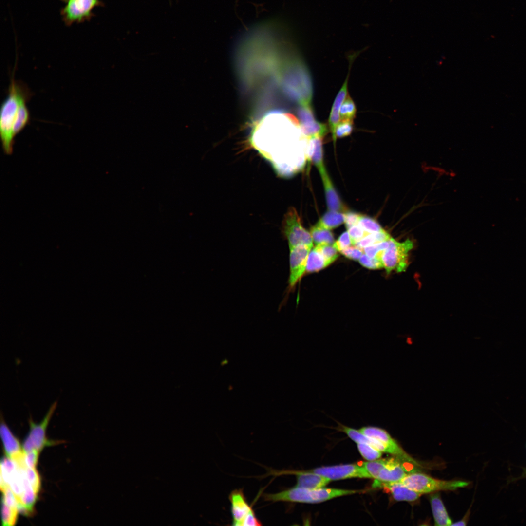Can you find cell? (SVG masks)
<instances>
[{
    "label": "cell",
    "instance_id": "cell-22",
    "mask_svg": "<svg viewBox=\"0 0 526 526\" xmlns=\"http://www.w3.org/2000/svg\"><path fill=\"white\" fill-rule=\"evenodd\" d=\"M344 213L329 210L326 212L318 221L316 225L332 230L344 223Z\"/></svg>",
    "mask_w": 526,
    "mask_h": 526
},
{
    "label": "cell",
    "instance_id": "cell-38",
    "mask_svg": "<svg viewBox=\"0 0 526 526\" xmlns=\"http://www.w3.org/2000/svg\"><path fill=\"white\" fill-rule=\"evenodd\" d=\"M39 451L34 449L25 454V461L28 468L36 469L39 457Z\"/></svg>",
    "mask_w": 526,
    "mask_h": 526
},
{
    "label": "cell",
    "instance_id": "cell-17",
    "mask_svg": "<svg viewBox=\"0 0 526 526\" xmlns=\"http://www.w3.org/2000/svg\"><path fill=\"white\" fill-rule=\"evenodd\" d=\"M319 172L323 183L328 210L343 213L347 212V208L339 197L326 168L319 170Z\"/></svg>",
    "mask_w": 526,
    "mask_h": 526
},
{
    "label": "cell",
    "instance_id": "cell-2",
    "mask_svg": "<svg viewBox=\"0 0 526 526\" xmlns=\"http://www.w3.org/2000/svg\"><path fill=\"white\" fill-rule=\"evenodd\" d=\"M277 80L278 86L289 99L300 105H311L312 79L306 66L300 58L287 53L281 63Z\"/></svg>",
    "mask_w": 526,
    "mask_h": 526
},
{
    "label": "cell",
    "instance_id": "cell-6",
    "mask_svg": "<svg viewBox=\"0 0 526 526\" xmlns=\"http://www.w3.org/2000/svg\"><path fill=\"white\" fill-rule=\"evenodd\" d=\"M399 482L420 494L439 490H453L469 485L468 482L464 481L436 479L418 471L408 474Z\"/></svg>",
    "mask_w": 526,
    "mask_h": 526
},
{
    "label": "cell",
    "instance_id": "cell-1",
    "mask_svg": "<svg viewBox=\"0 0 526 526\" xmlns=\"http://www.w3.org/2000/svg\"><path fill=\"white\" fill-rule=\"evenodd\" d=\"M285 30L277 19L262 21L244 30L237 37L234 55L242 91L257 94L277 84L281 62L287 53Z\"/></svg>",
    "mask_w": 526,
    "mask_h": 526
},
{
    "label": "cell",
    "instance_id": "cell-36",
    "mask_svg": "<svg viewBox=\"0 0 526 526\" xmlns=\"http://www.w3.org/2000/svg\"><path fill=\"white\" fill-rule=\"evenodd\" d=\"M351 245H352V241L347 231L343 233L333 244L334 246L339 252L351 246Z\"/></svg>",
    "mask_w": 526,
    "mask_h": 526
},
{
    "label": "cell",
    "instance_id": "cell-32",
    "mask_svg": "<svg viewBox=\"0 0 526 526\" xmlns=\"http://www.w3.org/2000/svg\"><path fill=\"white\" fill-rule=\"evenodd\" d=\"M357 448L361 455L368 461L378 459L382 454L380 451L365 443H357Z\"/></svg>",
    "mask_w": 526,
    "mask_h": 526
},
{
    "label": "cell",
    "instance_id": "cell-3",
    "mask_svg": "<svg viewBox=\"0 0 526 526\" xmlns=\"http://www.w3.org/2000/svg\"><path fill=\"white\" fill-rule=\"evenodd\" d=\"M32 93L23 82L11 78L8 94L1 104L0 112V135L5 153L10 154L13 151L14 137L13 125L20 103L29 101Z\"/></svg>",
    "mask_w": 526,
    "mask_h": 526
},
{
    "label": "cell",
    "instance_id": "cell-18",
    "mask_svg": "<svg viewBox=\"0 0 526 526\" xmlns=\"http://www.w3.org/2000/svg\"><path fill=\"white\" fill-rule=\"evenodd\" d=\"M349 63L350 65L347 77L335 98L328 119V127L331 132L332 135L334 133L335 130L338 125L340 119V116L339 112L341 106L348 95V83L352 61H351Z\"/></svg>",
    "mask_w": 526,
    "mask_h": 526
},
{
    "label": "cell",
    "instance_id": "cell-19",
    "mask_svg": "<svg viewBox=\"0 0 526 526\" xmlns=\"http://www.w3.org/2000/svg\"><path fill=\"white\" fill-rule=\"evenodd\" d=\"M0 433L3 442L5 452L8 457L12 458L21 451L20 444L14 436L7 426L4 421L1 417Z\"/></svg>",
    "mask_w": 526,
    "mask_h": 526
},
{
    "label": "cell",
    "instance_id": "cell-29",
    "mask_svg": "<svg viewBox=\"0 0 526 526\" xmlns=\"http://www.w3.org/2000/svg\"><path fill=\"white\" fill-rule=\"evenodd\" d=\"M357 112L355 104L348 95L342 103L340 109V116L341 120H353Z\"/></svg>",
    "mask_w": 526,
    "mask_h": 526
},
{
    "label": "cell",
    "instance_id": "cell-7",
    "mask_svg": "<svg viewBox=\"0 0 526 526\" xmlns=\"http://www.w3.org/2000/svg\"><path fill=\"white\" fill-rule=\"evenodd\" d=\"M413 247V243L409 239L399 242L391 237L388 246L381 255L383 268L387 273L393 271L397 273L405 271L408 265L409 252Z\"/></svg>",
    "mask_w": 526,
    "mask_h": 526
},
{
    "label": "cell",
    "instance_id": "cell-14",
    "mask_svg": "<svg viewBox=\"0 0 526 526\" xmlns=\"http://www.w3.org/2000/svg\"><path fill=\"white\" fill-rule=\"evenodd\" d=\"M308 471L327 477L331 480L354 477L372 478L363 465L358 464L323 467Z\"/></svg>",
    "mask_w": 526,
    "mask_h": 526
},
{
    "label": "cell",
    "instance_id": "cell-35",
    "mask_svg": "<svg viewBox=\"0 0 526 526\" xmlns=\"http://www.w3.org/2000/svg\"><path fill=\"white\" fill-rule=\"evenodd\" d=\"M358 261L362 266L368 269H377L383 268L380 259L377 258H371L364 253L360 257Z\"/></svg>",
    "mask_w": 526,
    "mask_h": 526
},
{
    "label": "cell",
    "instance_id": "cell-15",
    "mask_svg": "<svg viewBox=\"0 0 526 526\" xmlns=\"http://www.w3.org/2000/svg\"><path fill=\"white\" fill-rule=\"evenodd\" d=\"M312 247L299 244L290 248L289 288L293 289L306 271L308 255Z\"/></svg>",
    "mask_w": 526,
    "mask_h": 526
},
{
    "label": "cell",
    "instance_id": "cell-11",
    "mask_svg": "<svg viewBox=\"0 0 526 526\" xmlns=\"http://www.w3.org/2000/svg\"><path fill=\"white\" fill-rule=\"evenodd\" d=\"M56 406L57 402H54L49 408L43 420L38 424L35 423L32 418L29 419V432L22 446V450L25 453L34 449H36L40 452L45 447L55 443L54 442L47 439L46 431Z\"/></svg>",
    "mask_w": 526,
    "mask_h": 526
},
{
    "label": "cell",
    "instance_id": "cell-30",
    "mask_svg": "<svg viewBox=\"0 0 526 526\" xmlns=\"http://www.w3.org/2000/svg\"><path fill=\"white\" fill-rule=\"evenodd\" d=\"M358 224L369 233H375L385 230L375 219L365 215H360Z\"/></svg>",
    "mask_w": 526,
    "mask_h": 526
},
{
    "label": "cell",
    "instance_id": "cell-39",
    "mask_svg": "<svg viewBox=\"0 0 526 526\" xmlns=\"http://www.w3.org/2000/svg\"><path fill=\"white\" fill-rule=\"evenodd\" d=\"M344 223L347 229L358 224L360 215L354 212L347 211L344 213Z\"/></svg>",
    "mask_w": 526,
    "mask_h": 526
},
{
    "label": "cell",
    "instance_id": "cell-24",
    "mask_svg": "<svg viewBox=\"0 0 526 526\" xmlns=\"http://www.w3.org/2000/svg\"><path fill=\"white\" fill-rule=\"evenodd\" d=\"M328 266L324 258L316 247L312 248L309 254L306 272H318Z\"/></svg>",
    "mask_w": 526,
    "mask_h": 526
},
{
    "label": "cell",
    "instance_id": "cell-8",
    "mask_svg": "<svg viewBox=\"0 0 526 526\" xmlns=\"http://www.w3.org/2000/svg\"><path fill=\"white\" fill-rule=\"evenodd\" d=\"M60 0L64 3L60 14L63 21L67 26L89 21L94 16L93 10L95 7L104 6L101 0Z\"/></svg>",
    "mask_w": 526,
    "mask_h": 526
},
{
    "label": "cell",
    "instance_id": "cell-31",
    "mask_svg": "<svg viewBox=\"0 0 526 526\" xmlns=\"http://www.w3.org/2000/svg\"><path fill=\"white\" fill-rule=\"evenodd\" d=\"M315 247L322 255L328 265L338 258V251L333 244H321L316 245Z\"/></svg>",
    "mask_w": 526,
    "mask_h": 526
},
{
    "label": "cell",
    "instance_id": "cell-40",
    "mask_svg": "<svg viewBox=\"0 0 526 526\" xmlns=\"http://www.w3.org/2000/svg\"><path fill=\"white\" fill-rule=\"evenodd\" d=\"M466 525V522L463 520H462L453 524H452L451 526H465Z\"/></svg>",
    "mask_w": 526,
    "mask_h": 526
},
{
    "label": "cell",
    "instance_id": "cell-21",
    "mask_svg": "<svg viewBox=\"0 0 526 526\" xmlns=\"http://www.w3.org/2000/svg\"><path fill=\"white\" fill-rule=\"evenodd\" d=\"M322 138L316 137L308 139L309 141L308 155L318 170L325 168L323 162Z\"/></svg>",
    "mask_w": 526,
    "mask_h": 526
},
{
    "label": "cell",
    "instance_id": "cell-34",
    "mask_svg": "<svg viewBox=\"0 0 526 526\" xmlns=\"http://www.w3.org/2000/svg\"><path fill=\"white\" fill-rule=\"evenodd\" d=\"M347 231L350 235L353 245H355L357 243L370 234L365 231L358 224L350 227L347 229Z\"/></svg>",
    "mask_w": 526,
    "mask_h": 526
},
{
    "label": "cell",
    "instance_id": "cell-27",
    "mask_svg": "<svg viewBox=\"0 0 526 526\" xmlns=\"http://www.w3.org/2000/svg\"><path fill=\"white\" fill-rule=\"evenodd\" d=\"M354 129L353 120H342L337 126L334 133L332 135L334 144L338 138L350 135Z\"/></svg>",
    "mask_w": 526,
    "mask_h": 526
},
{
    "label": "cell",
    "instance_id": "cell-25",
    "mask_svg": "<svg viewBox=\"0 0 526 526\" xmlns=\"http://www.w3.org/2000/svg\"><path fill=\"white\" fill-rule=\"evenodd\" d=\"M310 233L313 242L316 245L321 244H333L335 242L333 234L330 230L316 225L311 227Z\"/></svg>",
    "mask_w": 526,
    "mask_h": 526
},
{
    "label": "cell",
    "instance_id": "cell-9",
    "mask_svg": "<svg viewBox=\"0 0 526 526\" xmlns=\"http://www.w3.org/2000/svg\"><path fill=\"white\" fill-rule=\"evenodd\" d=\"M282 231L287 239L289 249L299 244L313 247V242L310 232L302 225L295 209L291 207L284 215L282 222Z\"/></svg>",
    "mask_w": 526,
    "mask_h": 526
},
{
    "label": "cell",
    "instance_id": "cell-12",
    "mask_svg": "<svg viewBox=\"0 0 526 526\" xmlns=\"http://www.w3.org/2000/svg\"><path fill=\"white\" fill-rule=\"evenodd\" d=\"M338 424L339 425V429L345 432L355 442L368 444L381 452L390 453L401 459L410 462L416 465H418L416 461L406 453L401 447H393L375 438L366 436L361 433L358 430L348 427L339 423Z\"/></svg>",
    "mask_w": 526,
    "mask_h": 526
},
{
    "label": "cell",
    "instance_id": "cell-13",
    "mask_svg": "<svg viewBox=\"0 0 526 526\" xmlns=\"http://www.w3.org/2000/svg\"><path fill=\"white\" fill-rule=\"evenodd\" d=\"M297 114L300 119L301 135L304 138L323 137L327 133V125L315 119L311 105H300Z\"/></svg>",
    "mask_w": 526,
    "mask_h": 526
},
{
    "label": "cell",
    "instance_id": "cell-5",
    "mask_svg": "<svg viewBox=\"0 0 526 526\" xmlns=\"http://www.w3.org/2000/svg\"><path fill=\"white\" fill-rule=\"evenodd\" d=\"M362 465L372 478L383 482H398L417 471L416 465L395 456L365 462Z\"/></svg>",
    "mask_w": 526,
    "mask_h": 526
},
{
    "label": "cell",
    "instance_id": "cell-20",
    "mask_svg": "<svg viewBox=\"0 0 526 526\" xmlns=\"http://www.w3.org/2000/svg\"><path fill=\"white\" fill-rule=\"evenodd\" d=\"M435 525L451 526L452 522L438 494H434L430 498Z\"/></svg>",
    "mask_w": 526,
    "mask_h": 526
},
{
    "label": "cell",
    "instance_id": "cell-16",
    "mask_svg": "<svg viewBox=\"0 0 526 526\" xmlns=\"http://www.w3.org/2000/svg\"><path fill=\"white\" fill-rule=\"evenodd\" d=\"M373 488H383L388 490L396 501L413 502L417 500L420 494L398 482H383L375 480Z\"/></svg>",
    "mask_w": 526,
    "mask_h": 526
},
{
    "label": "cell",
    "instance_id": "cell-26",
    "mask_svg": "<svg viewBox=\"0 0 526 526\" xmlns=\"http://www.w3.org/2000/svg\"><path fill=\"white\" fill-rule=\"evenodd\" d=\"M27 102L23 101L19 106L13 128L15 136L25 128L30 120V113L26 106Z\"/></svg>",
    "mask_w": 526,
    "mask_h": 526
},
{
    "label": "cell",
    "instance_id": "cell-37",
    "mask_svg": "<svg viewBox=\"0 0 526 526\" xmlns=\"http://www.w3.org/2000/svg\"><path fill=\"white\" fill-rule=\"evenodd\" d=\"M346 257L355 261L359 260L364 253L363 250L356 246L352 245L340 252Z\"/></svg>",
    "mask_w": 526,
    "mask_h": 526
},
{
    "label": "cell",
    "instance_id": "cell-28",
    "mask_svg": "<svg viewBox=\"0 0 526 526\" xmlns=\"http://www.w3.org/2000/svg\"><path fill=\"white\" fill-rule=\"evenodd\" d=\"M17 508L9 507L2 501L1 519L2 524L4 526H11L15 525L18 513Z\"/></svg>",
    "mask_w": 526,
    "mask_h": 526
},
{
    "label": "cell",
    "instance_id": "cell-4",
    "mask_svg": "<svg viewBox=\"0 0 526 526\" xmlns=\"http://www.w3.org/2000/svg\"><path fill=\"white\" fill-rule=\"evenodd\" d=\"M359 490L333 488L308 489L295 486L276 493H264L263 498L272 502L284 501L306 503L324 502L338 497L359 493Z\"/></svg>",
    "mask_w": 526,
    "mask_h": 526
},
{
    "label": "cell",
    "instance_id": "cell-33",
    "mask_svg": "<svg viewBox=\"0 0 526 526\" xmlns=\"http://www.w3.org/2000/svg\"><path fill=\"white\" fill-rule=\"evenodd\" d=\"M26 477L34 491L38 494L40 488L39 474L36 469L26 467L25 469Z\"/></svg>",
    "mask_w": 526,
    "mask_h": 526
},
{
    "label": "cell",
    "instance_id": "cell-23",
    "mask_svg": "<svg viewBox=\"0 0 526 526\" xmlns=\"http://www.w3.org/2000/svg\"><path fill=\"white\" fill-rule=\"evenodd\" d=\"M358 431L366 436L375 438L393 447H400L390 434L385 430L381 428L373 426H366L360 428Z\"/></svg>",
    "mask_w": 526,
    "mask_h": 526
},
{
    "label": "cell",
    "instance_id": "cell-10",
    "mask_svg": "<svg viewBox=\"0 0 526 526\" xmlns=\"http://www.w3.org/2000/svg\"><path fill=\"white\" fill-rule=\"evenodd\" d=\"M232 525L258 526L262 523L256 517L241 489L233 490L229 495Z\"/></svg>",
    "mask_w": 526,
    "mask_h": 526
}]
</instances>
